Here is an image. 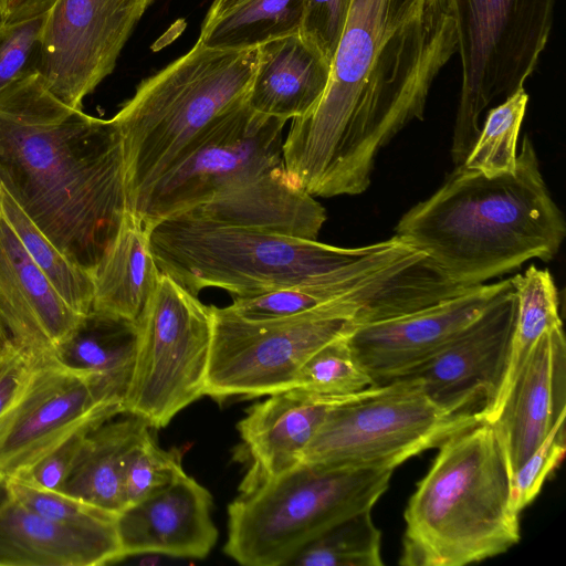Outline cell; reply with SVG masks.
<instances>
[{"mask_svg":"<svg viewBox=\"0 0 566 566\" xmlns=\"http://www.w3.org/2000/svg\"><path fill=\"white\" fill-rule=\"evenodd\" d=\"M298 566H382L381 532L371 510L336 524L306 545L290 563Z\"/></svg>","mask_w":566,"mask_h":566,"instance_id":"29","label":"cell"},{"mask_svg":"<svg viewBox=\"0 0 566 566\" xmlns=\"http://www.w3.org/2000/svg\"><path fill=\"white\" fill-rule=\"evenodd\" d=\"M391 469L300 463L228 506L226 554L245 566L290 564L311 542L387 491Z\"/></svg>","mask_w":566,"mask_h":566,"instance_id":"8","label":"cell"},{"mask_svg":"<svg viewBox=\"0 0 566 566\" xmlns=\"http://www.w3.org/2000/svg\"><path fill=\"white\" fill-rule=\"evenodd\" d=\"M6 355V354H4ZM4 355H0V358L3 357Z\"/></svg>","mask_w":566,"mask_h":566,"instance_id":"41","label":"cell"},{"mask_svg":"<svg viewBox=\"0 0 566 566\" xmlns=\"http://www.w3.org/2000/svg\"><path fill=\"white\" fill-rule=\"evenodd\" d=\"M137 323V352L124 413L158 429L205 396L211 315L209 306L160 272Z\"/></svg>","mask_w":566,"mask_h":566,"instance_id":"11","label":"cell"},{"mask_svg":"<svg viewBox=\"0 0 566 566\" xmlns=\"http://www.w3.org/2000/svg\"><path fill=\"white\" fill-rule=\"evenodd\" d=\"M438 449L405 510L399 565L463 566L516 545L520 514L492 426L481 422Z\"/></svg>","mask_w":566,"mask_h":566,"instance_id":"5","label":"cell"},{"mask_svg":"<svg viewBox=\"0 0 566 566\" xmlns=\"http://www.w3.org/2000/svg\"><path fill=\"white\" fill-rule=\"evenodd\" d=\"M258 48L216 50L200 42L145 78L113 117L122 137L129 209L201 135L248 103Z\"/></svg>","mask_w":566,"mask_h":566,"instance_id":"7","label":"cell"},{"mask_svg":"<svg viewBox=\"0 0 566 566\" xmlns=\"http://www.w3.org/2000/svg\"><path fill=\"white\" fill-rule=\"evenodd\" d=\"M0 212L64 302L80 315L92 311L91 271L66 256L0 185Z\"/></svg>","mask_w":566,"mask_h":566,"instance_id":"28","label":"cell"},{"mask_svg":"<svg viewBox=\"0 0 566 566\" xmlns=\"http://www.w3.org/2000/svg\"><path fill=\"white\" fill-rule=\"evenodd\" d=\"M118 415L122 407L92 374L55 357L36 363L0 416V482L25 474L76 432Z\"/></svg>","mask_w":566,"mask_h":566,"instance_id":"13","label":"cell"},{"mask_svg":"<svg viewBox=\"0 0 566 566\" xmlns=\"http://www.w3.org/2000/svg\"><path fill=\"white\" fill-rule=\"evenodd\" d=\"M0 185L53 244L88 271L129 211L113 118L66 105L38 71L0 93Z\"/></svg>","mask_w":566,"mask_h":566,"instance_id":"2","label":"cell"},{"mask_svg":"<svg viewBox=\"0 0 566 566\" xmlns=\"http://www.w3.org/2000/svg\"><path fill=\"white\" fill-rule=\"evenodd\" d=\"M159 274L148 230L127 211L115 238L91 270L92 311L137 321L156 289Z\"/></svg>","mask_w":566,"mask_h":566,"instance_id":"23","label":"cell"},{"mask_svg":"<svg viewBox=\"0 0 566 566\" xmlns=\"http://www.w3.org/2000/svg\"><path fill=\"white\" fill-rule=\"evenodd\" d=\"M516 315L513 286L439 353L406 377L438 405L454 411L482 407L494 397L509 356Z\"/></svg>","mask_w":566,"mask_h":566,"instance_id":"16","label":"cell"},{"mask_svg":"<svg viewBox=\"0 0 566 566\" xmlns=\"http://www.w3.org/2000/svg\"><path fill=\"white\" fill-rule=\"evenodd\" d=\"M137 343V321L91 311L57 346L54 357L69 367L95 376L124 413Z\"/></svg>","mask_w":566,"mask_h":566,"instance_id":"25","label":"cell"},{"mask_svg":"<svg viewBox=\"0 0 566 566\" xmlns=\"http://www.w3.org/2000/svg\"><path fill=\"white\" fill-rule=\"evenodd\" d=\"M148 233L161 273L196 296L217 287L234 298L340 276L378 258L391 243L339 248L186 216L161 220Z\"/></svg>","mask_w":566,"mask_h":566,"instance_id":"6","label":"cell"},{"mask_svg":"<svg viewBox=\"0 0 566 566\" xmlns=\"http://www.w3.org/2000/svg\"><path fill=\"white\" fill-rule=\"evenodd\" d=\"M457 49L451 0H352L326 90L283 142L294 182L313 197L364 192L379 150L423 118Z\"/></svg>","mask_w":566,"mask_h":566,"instance_id":"1","label":"cell"},{"mask_svg":"<svg viewBox=\"0 0 566 566\" xmlns=\"http://www.w3.org/2000/svg\"><path fill=\"white\" fill-rule=\"evenodd\" d=\"M347 335L317 349L298 369L292 388L319 396H348L377 386L354 357Z\"/></svg>","mask_w":566,"mask_h":566,"instance_id":"31","label":"cell"},{"mask_svg":"<svg viewBox=\"0 0 566 566\" xmlns=\"http://www.w3.org/2000/svg\"><path fill=\"white\" fill-rule=\"evenodd\" d=\"M124 558L117 526L64 525L8 494L0 501V566H99Z\"/></svg>","mask_w":566,"mask_h":566,"instance_id":"21","label":"cell"},{"mask_svg":"<svg viewBox=\"0 0 566 566\" xmlns=\"http://www.w3.org/2000/svg\"><path fill=\"white\" fill-rule=\"evenodd\" d=\"M56 0H0V27L45 15Z\"/></svg>","mask_w":566,"mask_h":566,"instance_id":"39","label":"cell"},{"mask_svg":"<svg viewBox=\"0 0 566 566\" xmlns=\"http://www.w3.org/2000/svg\"><path fill=\"white\" fill-rule=\"evenodd\" d=\"M511 285L507 279L471 286L408 314L357 325L347 334V344L375 385L403 378L447 346Z\"/></svg>","mask_w":566,"mask_h":566,"instance_id":"15","label":"cell"},{"mask_svg":"<svg viewBox=\"0 0 566 566\" xmlns=\"http://www.w3.org/2000/svg\"><path fill=\"white\" fill-rule=\"evenodd\" d=\"M462 82L451 157L461 165L480 133V117L533 74L545 49L556 0H451Z\"/></svg>","mask_w":566,"mask_h":566,"instance_id":"10","label":"cell"},{"mask_svg":"<svg viewBox=\"0 0 566 566\" xmlns=\"http://www.w3.org/2000/svg\"><path fill=\"white\" fill-rule=\"evenodd\" d=\"M363 391L332 397L290 388L271 394L268 399L250 407L238 423L251 460L241 490L274 479L300 464L304 450L328 411Z\"/></svg>","mask_w":566,"mask_h":566,"instance_id":"20","label":"cell"},{"mask_svg":"<svg viewBox=\"0 0 566 566\" xmlns=\"http://www.w3.org/2000/svg\"><path fill=\"white\" fill-rule=\"evenodd\" d=\"M566 342L563 325L531 350L490 422L512 475L566 412Z\"/></svg>","mask_w":566,"mask_h":566,"instance_id":"18","label":"cell"},{"mask_svg":"<svg viewBox=\"0 0 566 566\" xmlns=\"http://www.w3.org/2000/svg\"><path fill=\"white\" fill-rule=\"evenodd\" d=\"M45 15L0 27V93L36 71Z\"/></svg>","mask_w":566,"mask_h":566,"instance_id":"35","label":"cell"},{"mask_svg":"<svg viewBox=\"0 0 566 566\" xmlns=\"http://www.w3.org/2000/svg\"><path fill=\"white\" fill-rule=\"evenodd\" d=\"M211 509L210 492L184 471L119 513L117 530L125 557H206L218 538Z\"/></svg>","mask_w":566,"mask_h":566,"instance_id":"19","label":"cell"},{"mask_svg":"<svg viewBox=\"0 0 566 566\" xmlns=\"http://www.w3.org/2000/svg\"><path fill=\"white\" fill-rule=\"evenodd\" d=\"M82 316L55 291L0 212V355L52 358Z\"/></svg>","mask_w":566,"mask_h":566,"instance_id":"17","label":"cell"},{"mask_svg":"<svg viewBox=\"0 0 566 566\" xmlns=\"http://www.w3.org/2000/svg\"><path fill=\"white\" fill-rule=\"evenodd\" d=\"M510 281L516 295V315L500 386L492 400L479 409L482 422L486 423L497 413L514 378L539 338L563 325L558 291L547 269L531 264L524 273L514 275Z\"/></svg>","mask_w":566,"mask_h":566,"instance_id":"27","label":"cell"},{"mask_svg":"<svg viewBox=\"0 0 566 566\" xmlns=\"http://www.w3.org/2000/svg\"><path fill=\"white\" fill-rule=\"evenodd\" d=\"M117 416L90 429L61 491L119 514L126 509L124 467L132 447L150 427L140 418Z\"/></svg>","mask_w":566,"mask_h":566,"instance_id":"24","label":"cell"},{"mask_svg":"<svg viewBox=\"0 0 566 566\" xmlns=\"http://www.w3.org/2000/svg\"><path fill=\"white\" fill-rule=\"evenodd\" d=\"M7 495L4 482H0V501Z\"/></svg>","mask_w":566,"mask_h":566,"instance_id":"40","label":"cell"},{"mask_svg":"<svg viewBox=\"0 0 566 566\" xmlns=\"http://www.w3.org/2000/svg\"><path fill=\"white\" fill-rule=\"evenodd\" d=\"M395 232L451 281L470 287L528 260H553L566 223L525 135L513 172L490 178L455 166L434 193L400 218Z\"/></svg>","mask_w":566,"mask_h":566,"instance_id":"4","label":"cell"},{"mask_svg":"<svg viewBox=\"0 0 566 566\" xmlns=\"http://www.w3.org/2000/svg\"><path fill=\"white\" fill-rule=\"evenodd\" d=\"M4 486L8 495L50 521L85 528L117 526L119 514L65 492L42 489L19 478L4 481Z\"/></svg>","mask_w":566,"mask_h":566,"instance_id":"32","label":"cell"},{"mask_svg":"<svg viewBox=\"0 0 566 566\" xmlns=\"http://www.w3.org/2000/svg\"><path fill=\"white\" fill-rule=\"evenodd\" d=\"M528 102L524 87L489 111L463 167L485 177L511 174L516 167V145Z\"/></svg>","mask_w":566,"mask_h":566,"instance_id":"30","label":"cell"},{"mask_svg":"<svg viewBox=\"0 0 566 566\" xmlns=\"http://www.w3.org/2000/svg\"><path fill=\"white\" fill-rule=\"evenodd\" d=\"M564 412L543 442L511 478L513 509L520 514L539 494L547 478L558 468L566 452Z\"/></svg>","mask_w":566,"mask_h":566,"instance_id":"34","label":"cell"},{"mask_svg":"<svg viewBox=\"0 0 566 566\" xmlns=\"http://www.w3.org/2000/svg\"><path fill=\"white\" fill-rule=\"evenodd\" d=\"M305 0H214L198 42L216 50H247L298 33Z\"/></svg>","mask_w":566,"mask_h":566,"instance_id":"26","label":"cell"},{"mask_svg":"<svg viewBox=\"0 0 566 566\" xmlns=\"http://www.w3.org/2000/svg\"><path fill=\"white\" fill-rule=\"evenodd\" d=\"M285 123L240 106L193 142L129 211L147 230L186 216L316 240L326 211L286 170Z\"/></svg>","mask_w":566,"mask_h":566,"instance_id":"3","label":"cell"},{"mask_svg":"<svg viewBox=\"0 0 566 566\" xmlns=\"http://www.w3.org/2000/svg\"><path fill=\"white\" fill-rule=\"evenodd\" d=\"M209 310L211 347L205 396L216 399L269 396L292 388L311 355L355 327L339 304L266 321L244 319L227 306Z\"/></svg>","mask_w":566,"mask_h":566,"instance_id":"12","label":"cell"},{"mask_svg":"<svg viewBox=\"0 0 566 566\" xmlns=\"http://www.w3.org/2000/svg\"><path fill=\"white\" fill-rule=\"evenodd\" d=\"M182 472L180 452L161 449L148 429L125 460L123 485L126 507L164 488Z\"/></svg>","mask_w":566,"mask_h":566,"instance_id":"33","label":"cell"},{"mask_svg":"<svg viewBox=\"0 0 566 566\" xmlns=\"http://www.w3.org/2000/svg\"><path fill=\"white\" fill-rule=\"evenodd\" d=\"M328 63L298 33L258 46V65L248 103L255 113L294 119L307 115L322 98Z\"/></svg>","mask_w":566,"mask_h":566,"instance_id":"22","label":"cell"},{"mask_svg":"<svg viewBox=\"0 0 566 566\" xmlns=\"http://www.w3.org/2000/svg\"><path fill=\"white\" fill-rule=\"evenodd\" d=\"M352 0H305L298 34L328 63L342 38Z\"/></svg>","mask_w":566,"mask_h":566,"instance_id":"36","label":"cell"},{"mask_svg":"<svg viewBox=\"0 0 566 566\" xmlns=\"http://www.w3.org/2000/svg\"><path fill=\"white\" fill-rule=\"evenodd\" d=\"M481 422L479 410L447 409L430 399L415 378L403 377L333 407L301 463L394 470Z\"/></svg>","mask_w":566,"mask_h":566,"instance_id":"9","label":"cell"},{"mask_svg":"<svg viewBox=\"0 0 566 566\" xmlns=\"http://www.w3.org/2000/svg\"><path fill=\"white\" fill-rule=\"evenodd\" d=\"M155 0H56L45 14L36 71L66 105L81 108L109 75Z\"/></svg>","mask_w":566,"mask_h":566,"instance_id":"14","label":"cell"},{"mask_svg":"<svg viewBox=\"0 0 566 566\" xmlns=\"http://www.w3.org/2000/svg\"><path fill=\"white\" fill-rule=\"evenodd\" d=\"M36 363L18 353H8L0 358V416L13 401Z\"/></svg>","mask_w":566,"mask_h":566,"instance_id":"38","label":"cell"},{"mask_svg":"<svg viewBox=\"0 0 566 566\" xmlns=\"http://www.w3.org/2000/svg\"><path fill=\"white\" fill-rule=\"evenodd\" d=\"M88 430L73 434L19 479L42 489L61 491L74 465L83 437Z\"/></svg>","mask_w":566,"mask_h":566,"instance_id":"37","label":"cell"}]
</instances>
